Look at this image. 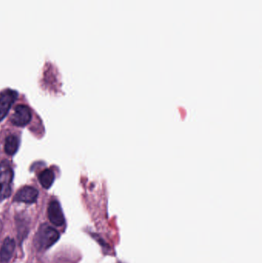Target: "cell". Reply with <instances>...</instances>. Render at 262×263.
<instances>
[{"mask_svg":"<svg viewBox=\"0 0 262 263\" xmlns=\"http://www.w3.org/2000/svg\"><path fill=\"white\" fill-rule=\"evenodd\" d=\"M38 180H39L40 184L43 188H50L53 184L54 180H55V175H54L52 170L47 168V170H43L40 173L39 176H38Z\"/></svg>","mask_w":262,"mask_h":263,"instance_id":"cell-8","label":"cell"},{"mask_svg":"<svg viewBox=\"0 0 262 263\" xmlns=\"http://www.w3.org/2000/svg\"><path fill=\"white\" fill-rule=\"evenodd\" d=\"M48 218L53 225L62 227L65 223L64 215L60 204L57 201H52L48 207Z\"/></svg>","mask_w":262,"mask_h":263,"instance_id":"cell-5","label":"cell"},{"mask_svg":"<svg viewBox=\"0 0 262 263\" xmlns=\"http://www.w3.org/2000/svg\"><path fill=\"white\" fill-rule=\"evenodd\" d=\"M38 196V190H35L33 187L24 186L17 192L14 197V201L26 202V203H33L36 201Z\"/></svg>","mask_w":262,"mask_h":263,"instance_id":"cell-6","label":"cell"},{"mask_svg":"<svg viewBox=\"0 0 262 263\" xmlns=\"http://www.w3.org/2000/svg\"><path fill=\"white\" fill-rule=\"evenodd\" d=\"M17 96L16 91L10 89H5L0 92V122L7 115Z\"/></svg>","mask_w":262,"mask_h":263,"instance_id":"cell-3","label":"cell"},{"mask_svg":"<svg viewBox=\"0 0 262 263\" xmlns=\"http://www.w3.org/2000/svg\"><path fill=\"white\" fill-rule=\"evenodd\" d=\"M19 145L18 138L15 136H9L6 139L4 148L6 153L9 156H12L16 153Z\"/></svg>","mask_w":262,"mask_h":263,"instance_id":"cell-9","label":"cell"},{"mask_svg":"<svg viewBox=\"0 0 262 263\" xmlns=\"http://www.w3.org/2000/svg\"><path fill=\"white\" fill-rule=\"evenodd\" d=\"M32 112L30 109L25 105L17 106L14 109V114L11 117V121L17 126H25L30 122Z\"/></svg>","mask_w":262,"mask_h":263,"instance_id":"cell-4","label":"cell"},{"mask_svg":"<svg viewBox=\"0 0 262 263\" xmlns=\"http://www.w3.org/2000/svg\"><path fill=\"white\" fill-rule=\"evenodd\" d=\"M58 239L59 234L58 232L52 227L44 224L39 227L35 234L34 244L38 250H46L54 245Z\"/></svg>","mask_w":262,"mask_h":263,"instance_id":"cell-1","label":"cell"},{"mask_svg":"<svg viewBox=\"0 0 262 263\" xmlns=\"http://www.w3.org/2000/svg\"><path fill=\"white\" fill-rule=\"evenodd\" d=\"M13 179V171L9 162L3 161L0 163V200L9 197L11 185Z\"/></svg>","mask_w":262,"mask_h":263,"instance_id":"cell-2","label":"cell"},{"mask_svg":"<svg viewBox=\"0 0 262 263\" xmlns=\"http://www.w3.org/2000/svg\"><path fill=\"white\" fill-rule=\"evenodd\" d=\"M15 241L11 238H6L0 250V260L2 262L6 263L10 260L15 251Z\"/></svg>","mask_w":262,"mask_h":263,"instance_id":"cell-7","label":"cell"}]
</instances>
